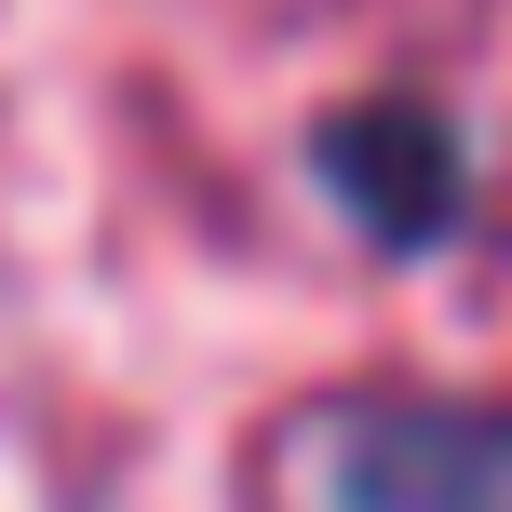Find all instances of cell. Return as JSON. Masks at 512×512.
Instances as JSON below:
<instances>
[{"label":"cell","mask_w":512,"mask_h":512,"mask_svg":"<svg viewBox=\"0 0 512 512\" xmlns=\"http://www.w3.org/2000/svg\"><path fill=\"white\" fill-rule=\"evenodd\" d=\"M324 512H512V418L445 391H351L310 418Z\"/></svg>","instance_id":"1"},{"label":"cell","mask_w":512,"mask_h":512,"mask_svg":"<svg viewBox=\"0 0 512 512\" xmlns=\"http://www.w3.org/2000/svg\"><path fill=\"white\" fill-rule=\"evenodd\" d=\"M310 176H324V203L351 216L378 256H432L445 230H459L472 203V149L459 122H445L432 95H351L310 122Z\"/></svg>","instance_id":"2"}]
</instances>
